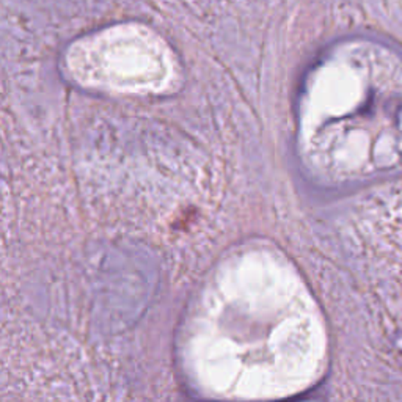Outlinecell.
Segmentation results:
<instances>
[{"label": "cell", "instance_id": "cell-1", "mask_svg": "<svg viewBox=\"0 0 402 402\" xmlns=\"http://www.w3.org/2000/svg\"><path fill=\"white\" fill-rule=\"evenodd\" d=\"M330 126V161L340 178L371 181L402 173V58L362 52L349 71Z\"/></svg>", "mask_w": 402, "mask_h": 402}]
</instances>
